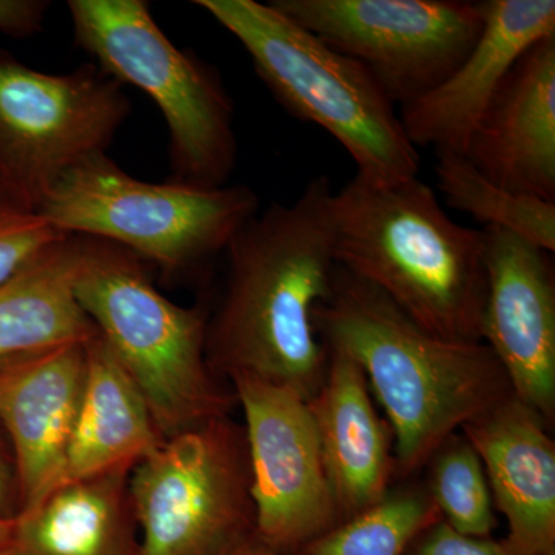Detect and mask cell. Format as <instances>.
<instances>
[{
  "label": "cell",
  "mask_w": 555,
  "mask_h": 555,
  "mask_svg": "<svg viewBox=\"0 0 555 555\" xmlns=\"http://www.w3.org/2000/svg\"><path fill=\"white\" fill-rule=\"evenodd\" d=\"M331 179L309 181L291 204L254 215L230 241L224 299L207 321V360L218 377L244 374L309 401L326 377L328 350L313 313L331 294Z\"/></svg>",
  "instance_id": "obj_1"
},
{
  "label": "cell",
  "mask_w": 555,
  "mask_h": 555,
  "mask_svg": "<svg viewBox=\"0 0 555 555\" xmlns=\"http://www.w3.org/2000/svg\"><path fill=\"white\" fill-rule=\"evenodd\" d=\"M313 324L327 349L366 375L389 420L398 478L414 476L456 430L514 396L486 343L430 334L338 264Z\"/></svg>",
  "instance_id": "obj_2"
},
{
  "label": "cell",
  "mask_w": 555,
  "mask_h": 555,
  "mask_svg": "<svg viewBox=\"0 0 555 555\" xmlns=\"http://www.w3.org/2000/svg\"><path fill=\"white\" fill-rule=\"evenodd\" d=\"M331 218L339 268L430 334L483 341V233L452 221L429 185L353 177L334 192Z\"/></svg>",
  "instance_id": "obj_3"
},
{
  "label": "cell",
  "mask_w": 555,
  "mask_h": 555,
  "mask_svg": "<svg viewBox=\"0 0 555 555\" xmlns=\"http://www.w3.org/2000/svg\"><path fill=\"white\" fill-rule=\"evenodd\" d=\"M79 240L80 309L141 390L160 438L230 415L236 398L208 364L206 313L164 297L126 248Z\"/></svg>",
  "instance_id": "obj_4"
},
{
  "label": "cell",
  "mask_w": 555,
  "mask_h": 555,
  "mask_svg": "<svg viewBox=\"0 0 555 555\" xmlns=\"http://www.w3.org/2000/svg\"><path fill=\"white\" fill-rule=\"evenodd\" d=\"M247 51L255 72L295 118L332 134L372 184L418 178V150L396 105L363 65L328 47L272 3L196 0Z\"/></svg>",
  "instance_id": "obj_5"
},
{
  "label": "cell",
  "mask_w": 555,
  "mask_h": 555,
  "mask_svg": "<svg viewBox=\"0 0 555 555\" xmlns=\"http://www.w3.org/2000/svg\"><path fill=\"white\" fill-rule=\"evenodd\" d=\"M76 43L118 82L158 105L170 134L171 181L217 189L235 170V107L217 69L178 49L144 0H69Z\"/></svg>",
  "instance_id": "obj_6"
},
{
  "label": "cell",
  "mask_w": 555,
  "mask_h": 555,
  "mask_svg": "<svg viewBox=\"0 0 555 555\" xmlns=\"http://www.w3.org/2000/svg\"><path fill=\"white\" fill-rule=\"evenodd\" d=\"M258 207L246 185L142 181L101 153L69 169L38 215L57 232L109 241L166 275H181L225 251Z\"/></svg>",
  "instance_id": "obj_7"
},
{
  "label": "cell",
  "mask_w": 555,
  "mask_h": 555,
  "mask_svg": "<svg viewBox=\"0 0 555 555\" xmlns=\"http://www.w3.org/2000/svg\"><path fill=\"white\" fill-rule=\"evenodd\" d=\"M244 426L230 415L166 438L130 474L139 555H225L255 535Z\"/></svg>",
  "instance_id": "obj_8"
},
{
  "label": "cell",
  "mask_w": 555,
  "mask_h": 555,
  "mask_svg": "<svg viewBox=\"0 0 555 555\" xmlns=\"http://www.w3.org/2000/svg\"><path fill=\"white\" fill-rule=\"evenodd\" d=\"M130 115L122 83L96 64L50 75L0 49V192L38 215L73 167L107 152Z\"/></svg>",
  "instance_id": "obj_9"
},
{
  "label": "cell",
  "mask_w": 555,
  "mask_h": 555,
  "mask_svg": "<svg viewBox=\"0 0 555 555\" xmlns=\"http://www.w3.org/2000/svg\"><path fill=\"white\" fill-rule=\"evenodd\" d=\"M302 28L367 69L401 107L440 86L473 49L483 2L272 0Z\"/></svg>",
  "instance_id": "obj_10"
},
{
  "label": "cell",
  "mask_w": 555,
  "mask_h": 555,
  "mask_svg": "<svg viewBox=\"0 0 555 555\" xmlns=\"http://www.w3.org/2000/svg\"><path fill=\"white\" fill-rule=\"evenodd\" d=\"M228 379L246 422L255 535L295 555L341 524L308 401L250 375Z\"/></svg>",
  "instance_id": "obj_11"
},
{
  "label": "cell",
  "mask_w": 555,
  "mask_h": 555,
  "mask_svg": "<svg viewBox=\"0 0 555 555\" xmlns=\"http://www.w3.org/2000/svg\"><path fill=\"white\" fill-rule=\"evenodd\" d=\"M488 292L481 339L514 396L555 422V276L550 251L502 229H483Z\"/></svg>",
  "instance_id": "obj_12"
},
{
  "label": "cell",
  "mask_w": 555,
  "mask_h": 555,
  "mask_svg": "<svg viewBox=\"0 0 555 555\" xmlns=\"http://www.w3.org/2000/svg\"><path fill=\"white\" fill-rule=\"evenodd\" d=\"M473 49L440 86L401 107L414 147L465 156L474 130L517 61L555 35L554 0H488Z\"/></svg>",
  "instance_id": "obj_13"
},
{
  "label": "cell",
  "mask_w": 555,
  "mask_h": 555,
  "mask_svg": "<svg viewBox=\"0 0 555 555\" xmlns=\"http://www.w3.org/2000/svg\"><path fill=\"white\" fill-rule=\"evenodd\" d=\"M86 374V343L0 364V427L16 463L20 513L61 483Z\"/></svg>",
  "instance_id": "obj_14"
},
{
  "label": "cell",
  "mask_w": 555,
  "mask_h": 555,
  "mask_svg": "<svg viewBox=\"0 0 555 555\" xmlns=\"http://www.w3.org/2000/svg\"><path fill=\"white\" fill-rule=\"evenodd\" d=\"M465 156L495 184L555 203V35L511 69Z\"/></svg>",
  "instance_id": "obj_15"
},
{
  "label": "cell",
  "mask_w": 555,
  "mask_h": 555,
  "mask_svg": "<svg viewBox=\"0 0 555 555\" xmlns=\"http://www.w3.org/2000/svg\"><path fill=\"white\" fill-rule=\"evenodd\" d=\"M542 416L511 396L462 427L506 518L507 555L555 551V443Z\"/></svg>",
  "instance_id": "obj_16"
},
{
  "label": "cell",
  "mask_w": 555,
  "mask_h": 555,
  "mask_svg": "<svg viewBox=\"0 0 555 555\" xmlns=\"http://www.w3.org/2000/svg\"><path fill=\"white\" fill-rule=\"evenodd\" d=\"M328 350L326 377L308 401L341 521L377 505L396 477L393 436L356 361Z\"/></svg>",
  "instance_id": "obj_17"
},
{
  "label": "cell",
  "mask_w": 555,
  "mask_h": 555,
  "mask_svg": "<svg viewBox=\"0 0 555 555\" xmlns=\"http://www.w3.org/2000/svg\"><path fill=\"white\" fill-rule=\"evenodd\" d=\"M131 469L61 481L13 518L2 555H139Z\"/></svg>",
  "instance_id": "obj_18"
},
{
  "label": "cell",
  "mask_w": 555,
  "mask_h": 555,
  "mask_svg": "<svg viewBox=\"0 0 555 555\" xmlns=\"http://www.w3.org/2000/svg\"><path fill=\"white\" fill-rule=\"evenodd\" d=\"M86 352V385L61 481L134 466L163 441L141 390L100 334Z\"/></svg>",
  "instance_id": "obj_19"
},
{
  "label": "cell",
  "mask_w": 555,
  "mask_h": 555,
  "mask_svg": "<svg viewBox=\"0 0 555 555\" xmlns=\"http://www.w3.org/2000/svg\"><path fill=\"white\" fill-rule=\"evenodd\" d=\"M80 240L61 235L0 283V364L98 334L75 294Z\"/></svg>",
  "instance_id": "obj_20"
},
{
  "label": "cell",
  "mask_w": 555,
  "mask_h": 555,
  "mask_svg": "<svg viewBox=\"0 0 555 555\" xmlns=\"http://www.w3.org/2000/svg\"><path fill=\"white\" fill-rule=\"evenodd\" d=\"M434 171L449 207L469 215L485 229L506 230L554 254L555 203L495 184L459 153H437Z\"/></svg>",
  "instance_id": "obj_21"
},
{
  "label": "cell",
  "mask_w": 555,
  "mask_h": 555,
  "mask_svg": "<svg viewBox=\"0 0 555 555\" xmlns=\"http://www.w3.org/2000/svg\"><path fill=\"white\" fill-rule=\"evenodd\" d=\"M441 520L426 486L390 489L377 505L347 518L295 555H408L416 539Z\"/></svg>",
  "instance_id": "obj_22"
},
{
  "label": "cell",
  "mask_w": 555,
  "mask_h": 555,
  "mask_svg": "<svg viewBox=\"0 0 555 555\" xmlns=\"http://www.w3.org/2000/svg\"><path fill=\"white\" fill-rule=\"evenodd\" d=\"M427 491L441 518L462 534L491 537L494 503L483 463L462 434L449 437L430 456Z\"/></svg>",
  "instance_id": "obj_23"
},
{
  "label": "cell",
  "mask_w": 555,
  "mask_h": 555,
  "mask_svg": "<svg viewBox=\"0 0 555 555\" xmlns=\"http://www.w3.org/2000/svg\"><path fill=\"white\" fill-rule=\"evenodd\" d=\"M64 233L40 215H11L0 221V283L24 268Z\"/></svg>",
  "instance_id": "obj_24"
},
{
  "label": "cell",
  "mask_w": 555,
  "mask_h": 555,
  "mask_svg": "<svg viewBox=\"0 0 555 555\" xmlns=\"http://www.w3.org/2000/svg\"><path fill=\"white\" fill-rule=\"evenodd\" d=\"M408 555H507L502 540L462 534L441 518L415 540Z\"/></svg>",
  "instance_id": "obj_25"
},
{
  "label": "cell",
  "mask_w": 555,
  "mask_h": 555,
  "mask_svg": "<svg viewBox=\"0 0 555 555\" xmlns=\"http://www.w3.org/2000/svg\"><path fill=\"white\" fill-rule=\"evenodd\" d=\"M49 10L46 0H0V33L20 39L38 35Z\"/></svg>",
  "instance_id": "obj_26"
},
{
  "label": "cell",
  "mask_w": 555,
  "mask_h": 555,
  "mask_svg": "<svg viewBox=\"0 0 555 555\" xmlns=\"http://www.w3.org/2000/svg\"><path fill=\"white\" fill-rule=\"evenodd\" d=\"M21 495L16 463L2 427H0V516L14 518L20 514Z\"/></svg>",
  "instance_id": "obj_27"
},
{
  "label": "cell",
  "mask_w": 555,
  "mask_h": 555,
  "mask_svg": "<svg viewBox=\"0 0 555 555\" xmlns=\"http://www.w3.org/2000/svg\"><path fill=\"white\" fill-rule=\"evenodd\" d=\"M225 555H286L278 553L268 545L261 542L257 535H251L250 539L244 540L241 545L233 547L230 553Z\"/></svg>",
  "instance_id": "obj_28"
},
{
  "label": "cell",
  "mask_w": 555,
  "mask_h": 555,
  "mask_svg": "<svg viewBox=\"0 0 555 555\" xmlns=\"http://www.w3.org/2000/svg\"><path fill=\"white\" fill-rule=\"evenodd\" d=\"M11 532H13V518L0 516V554L9 546Z\"/></svg>",
  "instance_id": "obj_29"
},
{
  "label": "cell",
  "mask_w": 555,
  "mask_h": 555,
  "mask_svg": "<svg viewBox=\"0 0 555 555\" xmlns=\"http://www.w3.org/2000/svg\"><path fill=\"white\" fill-rule=\"evenodd\" d=\"M11 215H21L16 214L13 208L10 207V204L7 203V199L3 198L2 192H0V221L2 219L11 217Z\"/></svg>",
  "instance_id": "obj_30"
},
{
  "label": "cell",
  "mask_w": 555,
  "mask_h": 555,
  "mask_svg": "<svg viewBox=\"0 0 555 555\" xmlns=\"http://www.w3.org/2000/svg\"><path fill=\"white\" fill-rule=\"evenodd\" d=\"M543 555H555V551H551V553L543 554Z\"/></svg>",
  "instance_id": "obj_31"
},
{
  "label": "cell",
  "mask_w": 555,
  "mask_h": 555,
  "mask_svg": "<svg viewBox=\"0 0 555 555\" xmlns=\"http://www.w3.org/2000/svg\"><path fill=\"white\" fill-rule=\"evenodd\" d=\"M0 555H2V554H0Z\"/></svg>",
  "instance_id": "obj_32"
}]
</instances>
